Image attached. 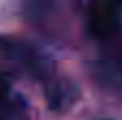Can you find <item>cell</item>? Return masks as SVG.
Returning <instances> with one entry per match:
<instances>
[{
  "label": "cell",
  "mask_w": 122,
  "mask_h": 120,
  "mask_svg": "<svg viewBox=\"0 0 122 120\" xmlns=\"http://www.w3.org/2000/svg\"><path fill=\"white\" fill-rule=\"evenodd\" d=\"M0 56L17 73L34 79V82H41L43 88H47L58 77L54 60L43 49L32 45L30 41L15 39V37H2L0 39Z\"/></svg>",
  "instance_id": "1"
},
{
  "label": "cell",
  "mask_w": 122,
  "mask_h": 120,
  "mask_svg": "<svg viewBox=\"0 0 122 120\" xmlns=\"http://www.w3.org/2000/svg\"><path fill=\"white\" fill-rule=\"evenodd\" d=\"M88 28L99 41L116 37L122 28V0H90Z\"/></svg>",
  "instance_id": "2"
},
{
  "label": "cell",
  "mask_w": 122,
  "mask_h": 120,
  "mask_svg": "<svg viewBox=\"0 0 122 120\" xmlns=\"http://www.w3.org/2000/svg\"><path fill=\"white\" fill-rule=\"evenodd\" d=\"M0 120H30L26 99L0 73Z\"/></svg>",
  "instance_id": "3"
},
{
  "label": "cell",
  "mask_w": 122,
  "mask_h": 120,
  "mask_svg": "<svg viewBox=\"0 0 122 120\" xmlns=\"http://www.w3.org/2000/svg\"><path fill=\"white\" fill-rule=\"evenodd\" d=\"M45 97L49 107L54 110H64L69 107L75 99H77V86L64 77H56L47 88H45Z\"/></svg>",
  "instance_id": "4"
}]
</instances>
